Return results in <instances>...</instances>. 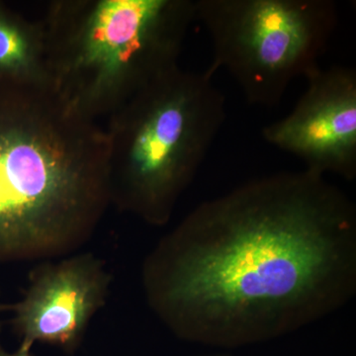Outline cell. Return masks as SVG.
<instances>
[{
  "mask_svg": "<svg viewBox=\"0 0 356 356\" xmlns=\"http://www.w3.org/2000/svg\"><path fill=\"white\" fill-rule=\"evenodd\" d=\"M0 79L48 86L41 21L28 20L0 2Z\"/></svg>",
  "mask_w": 356,
  "mask_h": 356,
  "instance_id": "obj_8",
  "label": "cell"
},
{
  "mask_svg": "<svg viewBox=\"0 0 356 356\" xmlns=\"http://www.w3.org/2000/svg\"><path fill=\"white\" fill-rule=\"evenodd\" d=\"M200 356H229L227 355H200Z\"/></svg>",
  "mask_w": 356,
  "mask_h": 356,
  "instance_id": "obj_10",
  "label": "cell"
},
{
  "mask_svg": "<svg viewBox=\"0 0 356 356\" xmlns=\"http://www.w3.org/2000/svg\"><path fill=\"white\" fill-rule=\"evenodd\" d=\"M226 117L206 72L177 67L140 91L104 128L111 203L152 226L168 224Z\"/></svg>",
  "mask_w": 356,
  "mask_h": 356,
  "instance_id": "obj_4",
  "label": "cell"
},
{
  "mask_svg": "<svg viewBox=\"0 0 356 356\" xmlns=\"http://www.w3.org/2000/svg\"><path fill=\"white\" fill-rule=\"evenodd\" d=\"M306 81L290 113L262 129V137L301 159L305 170L351 181L356 177L355 70L320 67Z\"/></svg>",
  "mask_w": 356,
  "mask_h": 356,
  "instance_id": "obj_6",
  "label": "cell"
},
{
  "mask_svg": "<svg viewBox=\"0 0 356 356\" xmlns=\"http://www.w3.org/2000/svg\"><path fill=\"white\" fill-rule=\"evenodd\" d=\"M212 43L211 76L225 70L252 105L280 104L290 83L320 69L337 24L331 0H195Z\"/></svg>",
  "mask_w": 356,
  "mask_h": 356,
  "instance_id": "obj_5",
  "label": "cell"
},
{
  "mask_svg": "<svg viewBox=\"0 0 356 356\" xmlns=\"http://www.w3.org/2000/svg\"><path fill=\"white\" fill-rule=\"evenodd\" d=\"M110 285L102 261L79 254L37 267L22 298L13 305L20 343H47L72 353L102 307Z\"/></svg>",
  "mask_w": 356,
  "mask_h": 356,
  "instance_id": "obj_7",
  "label": "cell"
},
{
  "mask_svg": "<svg viewBox=\"0 0 356 356\" xmlns=\"http://www.w3.org/2000/svg\"><path fill=\"white\" fill-rule=\"evenodd\" d=\"M195 0H55L42 18L49 88L99 124L179 67Z\"/></svg>",
  "mask_w": 356,
  "mask_h": 356,
  "instance_id": "obj_3",
  "label": "cell"
},
{
  "mask_svg": "<svg viewBox=\"0 0 356 356\" xmlns=\"http://www.w3.org/2000/svg\"><path fill=\"white\" fill-rule=\"evenodd\" d=\"M0 356H33L31 346H25V344L20 343L19 348L15 351H8L4 350L0 346Z\"/></svg>",
  "mask_w": 356,
  "mask_h": 356,
  "instance_id": "obj_9",
  "label": "cell"
},
{
  "mask_svg": "<svg viewBox=\"0 0 356 356\" xmlns=\"http://www.w3.org/2000/svg\"><path fill=\"white\" fill-rule=\"evenodd\" d=\"M143 284L182 341L236 348L291 334L355 295V205L310 170L255 178L192 210L147 257Z\"/></svg>",
  "mask_w": 356,
  "mask_h": 356,
  "instance_id": "obj_1",
  "label": "cell"
},
{
  "mask_svg": "<svg viewBox=\"0 0 356 356\" xmlns=\"http://www.w3.org/2000/svg\"><path fill=\"white\" fill-rule=\"evenodd\" d=\"M110 203L104 128L48 86L0 79V262L70 254Z\"/></svg>",
  "mask_w": 356,
  "mask_h": 356,
  "instance_id": "obj_2",
  "label": "cell"
}]
</instances>
